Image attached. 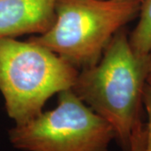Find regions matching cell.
Listing matches in <instances>:
<instances>
[{
    "instance_id": "cell-4",
    "label": "cell",
    "mask_w": 151,
    "mask_h": 151,
    "mask_svg": "<svg viewBox=\"0 0 151 151\" xmlns=\"http://www.w3.org/2000/svg\"><path fill=\"white\" fill-rule=\"evenodd\" d=\"M20 151H108L113 127L71 90L59 93L57 106L8 131Z\"/></svg>"
},
{
    "instance_id": "cell-1",
    "label": "cell",
    "mask_w": 151,
    "mask_h": 151,
    "mask_svg": "<svg viewBox=\"0 0 151 151\" xmlns=\"http://www.w3.org/2000/svg\"><path fill=\"white\" fill-rule=\"evenodd\" d=\"M149 55L135 54L125 28L114 35L97 64L79 70L71 90L111 124L115 140L130 151L132 135L142 120Z\"/></svg>"
},
{
    "instance_id": "cell-10",
    "label": "cell",
    "mask_w": 151,
    "mask_h": 151,
    "mask_svg": "<svg viewBox=\"0 0 151 151\" xmlns=\"http://www.w3.org/2000/svg\"><path fill=\"white\" fill-rule=\"evenodd\" d=\"M139 1H140L141 3H142V2H143V1H144V0H139Z\"/></svg>"
},
{
    "instance_id": "cell-2",
    "label": "cell",
    "mask_w": 151,
    "mask_h": 151,
    "mask_svg": "<svg viewBox=\"0 0 151 151\" xmlns=\"http://www.w3.org/2000/svg\"><path fill=\"white\" fill-rule=\"evenodd\" d=\"M78 72L59 55L29 39H0V92L15 124L40 115L50 97L72 87Z\"/></svg>"
},
{
    "instance_id": "cell-8",
    "label": "cell",
    "mask_w": 151,
    "mask_h": 151,
    "mask_svg": "<svg viewBox=\"0 0 151 151\" xmlns=\"http://www.w3.org/2000/svg\"><path fill=\"white\" fill-rule=\"evenodd\" d=\"M143 104L145 105L148 116L146 128L145 151H151V86L146 83L143 95Z\"/></svg>"
},
{
    "instance_id": "cell-5",
    "label": "cell",
    "mask_w": 151,
    "mask_h": 151,
    "mask_svg": "<svg viewBox=\"0 0 151 151\" xmlns=\"http://www.w3.org/2000/svg\"><path fill=\"white\" fill-rule=\"evenodd\" d=\"M56 0H0V39L42 35L55 21Z\"/></svg>"
},
{
    "instance_id": "cell-7",
    "label": "cell",
    "mask_w": 151,
    "mask_h": 151,
    "mask_svg": "<svg viewBox=\"0 0 151 151\" xmlns=\"http://www.w3.org/2000/svg\"><path fill=\"white\" fill-rule=\"evenodd\" d=\"M146 148V128L142 121L135 126L132 139L130 151H145Z\"/></svg>"
},
{
    "instance_id": "cell-3",
    "label": "cell",
    "mask_w": 151,
    "mask_h": 151,
    "mask_svg": "<svg viewBox=\"0 0 151 151\" xmlns=\"http://www.w3.org/2000/svg\"><path fill=\"white\" fill-rule=\"evenodd\" d=\"M139 0H56L55 21L29 38L78 70L97 64L114 35L139 15Z\"/></svg>"
},
{
    "instance_id": "cell-6",
    "label": "cell",
    "mask_w": 151,
    "mask_h": 151,
    "mask_svg": "<svg viewBox=\"0 0 151 151\" xmlns=\"http://www.w3.org/2000/svg\"><path fill=\"white\" fill-rule=\"evenodd\" d=\"M139 18V22L129 39L135 54L146 56L151 51V0H144L141 3Z\"/></svg>"
},
{
    "instance_id": "cell-9",
    "label": "cell",
    "mask_w": 151,
    "mask_h": 151,
    "mask_svg": "<svg viewBox=\"0 0 151 151\" xmlns=\"http://www.w3.org/2000/svg\"><path fill=\"white\" fill-rule=\"evenodd\" d=\"M146 83L151 86V51L149 54V68H148V74L146 78Z\"/></svg>"
}]
</instances>
